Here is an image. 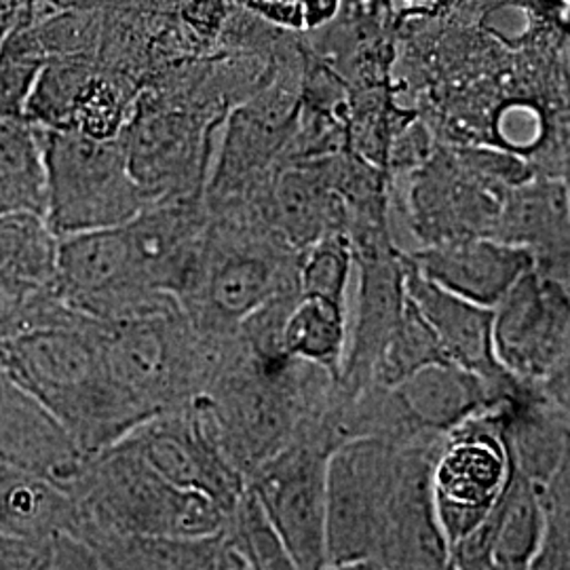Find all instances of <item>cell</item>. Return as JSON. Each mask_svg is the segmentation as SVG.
Instances as JSON below:
<instances>
[{
  "instance_id": "9a60e30c",
  "label": "cell",
  "mask_w": 570,
  "mask_h": 570,
  "mask_svg": "<svg viewBox=\"0 0 570 570\" xmlns=\"http://www.w3.org/2000/svg\"><path fill=\"white\" fill-rule=\"evenodd\" d=\"M406 254L433 284L489 308L499 305L515 282L534 268L529 249L494 237L444 242Z\"/></svg>"
},
{
  "instance_id": "4dcf8cb0",
  "label": "cell",
  "mask_w": 570,
  "mask_h": 570,
  "mask_svg": "<svg viewBox=\"0 0 570 570\" xmlns=\"http://www.w3.org/2000/svg\"><path fill=\"white\" fill-rule=\"evenodd\" d=\"M13 303H16V301H13V298L2 289V285H0V315H2L7 308H11Z\"/></svg>"
},
{
  "instance_id": "5bb4252c",
  "label": "cell",
  "mask_w": 570,
  "mask_h": 570,
  "mask_svg": "<svg viewBox=\"0 0 570 570\" xmlns=\"http://www.w3.org/2000/svg\"><path fill=\"white\" fill-rule=\"evenodd\" d=\"M532 385L503 389L454 362H440L419 370L393 393L410 428L423 438H444L452 429L489 412H501L522 397Z\"/></svg>"
},
{
  "instance_id": "8992f818",
  "label": "cell",
  "mask_w": 570,
  "mask_h": 570,
  "mask_svg": "<svg viewBox=\"0 0 570 570\" xmlns=\"http://www.w3.org/2000/svg\"><path fill=\"white\" fill-rule=\"evenodd\" d=\"M511 475L503 410L480 414L444 435L433 459L431 487L450 548L489 518Z\"/></svg>"
},
{
  "instance_id": "cb8c5ba5",
  "label": "cell",
  "mask_w": 570,
  "mask_h": 570,
  "mask_svg": "<svg viewBox=\"0 0 570 570\" xmlns=\"http://www.w3.org/2000/svg\"><path fill=\"white\" fill-rule=\"evenodd\" d=\"M450 362L446 348L440 343L428 317L407 294L406 308L389 341L374 372V385L395 387L419 370Z\"/></svg>"
},
{
  "instance_id": "7402d4cb",
  "label": "cell",
  "mask_w": 570,
  "mask_h": 570,
  "mask_svg": "<svg viewBox=\"0 0 570 570\" xmlns=\"http://www.w3.org/2000/svg\"><path fill=\"white\" fill-rule=\"evenodd\" d=\"M492 564L501 570L532 569L546 534L541 489L513 468L510 487L497 510Z\"/></svg>"
},
{
  "instance_id": "277c9868",
  "label": "cell",
  "mask_w": 570,
  "mask_h": 570,
  "mask_svg": "<svg viewBox=\"0 0 570 570\" xmlns=\"http://www.w3.org/2000/svg\"><path fill=\"white\" fill-rule=\"evenodd\" d=\"M42 136L49 169L47 220L60 237L127 225L148 205L121 136L98 140L49 127H42Z\"/></svg>"
},
{
  "instance_id": "d4e9b609",
  "label": "cell",
  "mask_w": 570,
  "mask_h": 570,
  "mask_svg": "<svg viewBox=\"0 0 570 570\" xmlns=\"http://www.w3.org/2000/svg\"><path fill=\"white\" fill-rule=\"evenodd\" d=\"M223 532L228 546L244 560L245 570L296 569L282 534L268 518L258 494L249 487L228 513Z\"/></svg>"
},
{
  "instance_id": "6da1fadb",
  "label": "cell",
  "mask_w": 570,
  "mask_h": 570,
  "mask_svg": "<svg viewBox=\"0 0 570 570\" xmlns=\"http://www.w3.org/2000/svg\"><path fill=\"white\" fill-rule=\"evenodd\" d=\"M100 327L102 322L75 311L60 322L0 336L4 372L49 407L87 454L153 419L115 376Z\"/></svg>"
},
{
  "instance_id": "ba28073f",
  "label": "cell",
  "mask_w": 570,
  "mask_h": 570,
  "mask_svg": "<svg viewBox=\"0 0 570 570\" xmlns=\"http://www.w3.org/2000/svg\"><path fill=\"white\" fill-rule=\"evenodd\" d=\"M327 450L289 444L247 480L298 570L327 569Z\"/></svg>"
},
{
  "instance_id": "8fae6325",
  "label": "cell",
  "mask_w": 570,
  "mask_h": 570,
  "mask_svg": "<svg viewBox=\"0 0 570 570\" xmlns=\"http://www.w3.org/2000/svg\"><path fill=\"white\" fill-rule=\"evenodd\" d=\"M355 282L348 301V343L341 381L353 393L374 385L383 357L407 303L404 249L355 252Z\"/></svg>"
},
{
  "instance_id": "ffe728a7",
  "label": "cell",
  "mask_w": 570,
  "mask_h": 570,
  "mask_svg": "<svg viewBox=\"0 0 570 570\" xmlns=\"http://www.w3.org/2000/svg\"><path fill=\"white\" fill-rule=\"evenodd\" d=\"M49 207V169L41 125L0 119V216Z\"/></svg>"
},
{
  "instance_id": "836d02e7",
  "label": "cell",
  "mask_w": 570,
  "mask_h": 570,
  "mask_svg": "<svg viewBox=\"0 0 570 570\" xmlns=\"http://www.w3.org/2000/svg\"><path fill=\"white\" fill-rule=\"evenodd\" d=\"M0 471H2V461H0Z\"/></svg>"
},
{
  "instance_id": "484cf974",
  "label": "cell",
  "mask_w": 570,
  "mask_h": 570,
  "mask_svg": "<svg viewBox=\"0 0 570 570\" xmlns=\"http://www.w3.org/2000/svg\"><path fill=\"white\" fill-rule=\"evenodd\" d=\"M355 249L348 235H327L301 256V296L346 306L355 282Z\"/></svg>"
},
{
  "instance_id": "d6a6232c",
  "label": "cell",
  "mask_w": 570,
  "mask_h": 570,
  "mask_svg": "<svg viewBox=\"0 0 570 570\" xmlns=\"http://www.w3.org/2000/svg\"><path fill=\"white\" fill-rule=\"evenodd\" d=\"M564 282H567V284H569V287H570V271H569V273H567V277H564Z\"/></svg>"
},
{
  "instance_id": "e575fe53",
  "label": "cell",
  "mask_w": 570,
  "mask_h": 570,
  "mask_svg": "<svg viewBox=\"0 0 570 570\" xmlns=\"http://www.w3.org/2000/svg\"><path fill=\"white\" fill-rule=\"evenodd\" d=\"M569 193H570V186H569Z\"/></svg>"
},
{
  "instance_id": "f1b7e54d",
  "label": "cell",
  "mask_w": 570,
  "mask_h": 570,
  "mask_svg": "<svg viewBox=\"0 0 570 570\" xmlns=\"http://www.w3.org/2000/svg\"><path fill=\"white\" fill-rule=\"evenodd\" d=\"M0 569H58V548L0 532Z\"/></svg>"
},
{
  "instance_id": "1f68e13d",
  "label": "cell",
  "mask_w": 570,
  "mask_h": 570,
  "mask_svg": "<svg viewBox=\"0 0 570 570\" xmlns=\"http://www.w3.org/2000/svg\"><path fill=\"white\" fill-rule=\"evenodd\" d=\"M7 376H9V374L4 372V367H2V364H0V387H2V383L7 381Z\"/></svg>"
},
{
  "instance_id": "f546056e",
  "label": "cell",
  "mask_w": 570,
  "mask_h": 570,
  "mask_svg": "<svg viewBox=\"0 0 570 570\" xmlns=\"http://www.w3.org/2000/svg\"><path fill=\"white\" fill-rule=\"evenodd\" d=\"M26 23H32V2L13 11H0V51L7 39L11 37V32Z\"/></svg>"
},
{
  "instance_id": "d6986e66",
  "label": "cell",
  "mask_w": 570,
  "mask_h": 570,
  "mask_svg": "<svg viewBox=\"0 0 570 570\" xmlns=\"http://www.w3.org/2000/svg\"><path fill=\"white\" fill-rule=\"evenodd\" d=\"M100 569H239L244 560L226 541L225 532L209 537L104 534L96 543Z\"/></svg>"
},
{
  "instance_id": "83f0119b",
  "label": "cell",
  "mask_w": 570,
  "mask_h": 570,
  "mask_svg": "<svg viewBox=\"0 0 570 570\" xmlns=\"http://www.w3.org/2000/svg\"><path fill=\"white\" fill-rule=\"evenodd\" d=\"M532 387L541 402L570 429V338L543 379Z\"/></svg>"
},
{
  "instance_id": "3957f363",
  "label": "cell",
  "mask_w": 570,
  "mask_h": 570,
  "mask_svg": "<svg viewBox=\"0 0 570 570\" xmlns=\"http://www.w3.org/2000/svg\"><path fill=\"white\" fill-rule=\"evenodd\" d=\"M68 490L87 515L91 550L104 534L209 537L228 518L212 497L169 482L127 440L91 454Z\"/></svg>"
},
{
  "instance_id": "2e32d148",
  "label": "cell",
  "mask_w": 570,
  "mask_h": 570,
  "mask_svg": "<svg viewBox=\"0 0 570 570\" xmlns=\"http://www.w3.org/2000/svg\"><path fill=\"white\" fill-rule=\"evenodd\" d=\"M406 258V287L410 298L428 317L450 362L484 376L492 385L522 389L527 383L511 376L494 353V308L475 305L463 296L433 284Z\"/></svg>"
},
{
  "instance_id": "30bf717a",
  "label": "cell",
  "mask_w": 570,
  "mask_h": 570,
  "mask_svg": "<svg viewBox=\"0 0 570 570\" xmlns=\"http://www.w3.org/2000/svg\"><path fill=\"white\" fill-rule=\"evenodd\" d=\"M122 440L169 482L204 492L226 513L233 511L247 489V480L226 459L193 404L155 414Z\"/></svg>"
},
{
  "instance_id": "4316f807",
  "label": "cell",
  "mask_w": 570,
  "mask_h": 570,
  "mask_svg": "<svg viewBox=\"0 0 570 570\" xmlns=\"http://www.w3.org/2000/svg\"><path fill=\"white\" fill-rule=\"evenodd\" d=\"M546 511L543 546L532 569L570 570V433L564 454L541 489Z\"/></svg>"
},
{
  "instance_id": "5b68a950",
  "label": "cell",
  "mask_w": 570,
  "mask_h": 570,
  "mask_svg": "<svg viewBox=\"0 0 570 570\" xmlns=\"http://www.w3.org/2000/svg\"><path fill=\"white\" fill-rule=\"evenodd\" d=\"M406 446L385 438H357L330 454L327 569L381 567L391 501Z\"/></svg>"
},
{
  "instance_id": "9c48e42d",
  "label": "cell",
  "mask_w": 570,
  "mask_h": 570,
  "mask_svg": "<svg viewBox=\"0 0 570 570\" xmlns=\"http://www.w3.org/2000/svg\"><path fill=\"white\" fill-rule=\"evenodd\" d=\"M492 336L501 366L527 385L539 383L569 343V284L530 268L494 306Z\"/></svg>"
},
{
  "instance_id": "44dd1931",
  "label": "cell",
  "mask_w": 570,
  "mask_h": 570,
  "mask_svg": "<svg viewBox=\"0 0 570 570\" xmlns=\"http://www.w3.org/2000/svg\"><path fill=\"white\" fill-rule=\"evenodd\" d=\"M503 425L513 468L543 489L564 454L570 429L541 402L534 387L503 410Z\"/></svg>"
},
{
  "instance_id": "52a82bcc",
  "label": "cell",
  "mask_w": 570,
  "mask_h": 570,
  "mask_svg": "<svg viewBox=\"0 0 570 570\" xmlns=\"http://www.w3.org/2000/svg\"><path fill=\"white\" fill-rule=\"evenodd\" d=\"M56 294L98 322H121L176 298L146 285L125 225L61 237Z\"/></svg>"
},
{
  "instance_id": "7a4b0ae2",
  "label": "cell",
  "mask_w": 570,
  "mask_h": 570,
  "mask_svg": "<svg viewBox=\"0 0 570 570\" xmlns=\"http://www.w3.org/2000/svg\"><path fill=\"white\" fill-rule=\"evenodd\" d=\"M303 252L258 218L212 216L178 301L193 326L237 332L245 317L285 292H301Z\"/></svg>"
},
{
  "instance_id": "ac0fdd59",
  "label": "cell",
  "mask_w": 570,
  "mask_h": 570,
  "mask_svg": "<svg viewBox=\"0 0 570 570\" xmlns=\"http://www.w3.org/2000/svg\"><path fill=\"white\" fill-rule=\"evenodd\" d=\"M61 237L41 214L0 216V285L18 303L56 292Z\"/></svg>"
},
{
  "instance_id": "4fadbf2b",
  "label": "cell",
  "mask_w": 570,
  "mask_h": 570,
  "mask_svg": "<svg viewBox=\"0 0 570 570\" xmlns=\"http://www.w3.org/2000/svg\"><path fill=\"white\" fill-rule=\"evenodd\" d=\"M442 440L407 444L404 450L379 569H449V539L440 524L431 487L433 459Z\"/></svg>"
},
{
  "instance_id": "7c38bea8",
  "label": "cell",
  "mask_w": 570,
  "mask_h": 570,
  "mask_svg": "<svg viewBox=\"0 0 570 570\" xmlns=\"http://www.w3.org/2000/svg\"><path fill=\"white\" fill-rule=\"evenodd\" d=\"M91 454L60 419L11 376L0 387V461L70 489Z\"/></svg>"
},
{
  "instance_id": "603a6c76",
  "label": "cell",
  "mask_w": 570,
  "mask_h": 570,
  "mask_svg": "<svg viewBox=\"0 0 570 570\" xmlns=\"http://www.w3.org/2000/svg\"><path fill=\"white\" fill-rule=\"evenodd\" d=\"M348 343V308L301 296L285 326V353L341 376Z\"/></svg>"
},
{
  "instance_id": "e0dca14e",
  "label": "cell",
  "mask_w": 570,
  "mask_h": 570,
  "mask_svg": "<svg viewBox=\"0 0 570 570\" xmlns=\"http://www.w3.org/2000/svg\"><path fill=\"white\" fill-rule=\"evenodd\" d=\"M494 239L529 249L541 273L564 279L570 271V193L539 183L511 190Z\"/></svg>"
}]
</instances>
